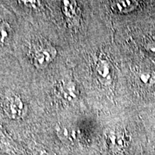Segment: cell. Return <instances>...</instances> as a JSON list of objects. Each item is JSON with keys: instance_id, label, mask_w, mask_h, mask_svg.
<instances>
[{"instance_id": "1", "label": "cell", "mask_w": 155, "mask_h": 155, "mask_svg": "<svg viewBox=\"0 0 155 155\" xmlns=\"http://www.w3.org/2000/svg\"><path fill=\"white\" fill-rule=\"evenodd\" d=\"M31 61L38 68L49 65L57 55L55 48L45 39H39L32 42L30 50Z\"/></svg>"}, {"instance_id": "2", "label": "cell", "mask_w": 155, "mask_h": 155, "mask_svg": "<svg viewBox=\"0 0 155 155\" xmlns=\"http://www.w3.org/2000/svg\"><path fill=\"white\" fill-rule=\"evenodd\" d=\"M0 106L3 113L9 119H20L25 115L26 106L19 95L7 93L0 98Z\"/></svg>"}, {"instance_id": "3", "label": "cell", "mask_w": 155, "mask_h": 155, "mask_svg": "<svg viewBox=\"0 0 155 155\" xmlns=\"http://www.w3.org/2000/svg\"><path fill=\"white\" fill-rule=\"evenodd\" d=\"M56 94L64 101H73L78 97V88L74 81L63 79L57 84Z\"/></svg>"}, {"instance_id": "4", "label": "cell", "mask_w": 155, "mask_h": 155, "mask_svg": "<svg viewBox=\"0 0 155 155\" xmlns=\"http://www.w3.org/2000/svg\"><path fill=\"white\" fill-rule=\"evenodd\" d=\"M16 152L17 147L15 143L0 126V153L15 154Z\"/></svg>"}, {"instance_id": "5", "label": "cell", "mask_w": 155, "mask_h": 155, "mask_svg": "<svg viewBox=\"0 0 155 155\" xmlns=\"http://www.w3.org/2000/svg\"><path fill=\"white\" fill-rule=\"evenodd\" d=\"M96 74L103 81H107L111 78V64L105 58H99L96 63Z\"/></svg>"}, {"instance_id": "6", "label": "cell", "mask_w": 155, "mask_h": 155, "mask_svg": "<svg viewBox=\"0 0 155 155\" xmlns=\"http://www.w3.org/2000/svg\"><path fill=\"white\" fill-rule=\"evenodd\" d=\"M139 2L137 1H113L111 2V8L118 13H127L137 7Z\"/></svg>"}, {"instance_id": "7", "label": "cell", "mask_w": 155, "mask_h": 155, "mask_svg": "<svg viewBox=\"0 0 155 155\" xmlns=\"http://www.w3.org/2000/svg\"><path fill=\"white\" fill-rule=\"evenodd\" d=\"M62 10L68 20L73 22L78 17V7L75 1L62 2Z\"/></svg>"}, {"instance_id": "8", "label": "cell", "mask_w": 155, "mask_h": 155, "mask_svg": "<svg viewBox=\"0 0 155 155\" xmlns=\"http://www.w3.org/2000/svg\"><path fill=\"white\" fill-rule=\"evenodd\" d=\"M10 25L5 19L0 18V48H4L9 45L12 38Z\"/></svg>"}, {"instance_id": "9", "label": "cell", "mask_w": 155, "mask_h": 155, "mask_svg": "<svg viewBox=\"0 0 155 155\" xmlns=\"http://www.w3.org/2000/svg\"><path fill=\"white\" fill-rule=\"evenodd\" d=\"M58 137L63 141H73L76 138V131L68 126L59 124L55 127Z\"/></svg>"}, {"instance_id": "10", "label": "cell", "mask_w": 155, "mask_h": 155, "mask_svg": "<svg viewBox=\"0 0 155 155\" xmlns=\"http://www.w3.org/2000/svg\"><path fill=\"white\" fill-rule=\"evenodd\" d=\"M140 80L146 84H154L155 83V73L152 71H143L140 75Z\"/></svg>"}, {"instance_id": "11", "label": "cell", "mask_w": 155, "mask_h": 155, "mask_svg": "<svg viewBox=\"0 0 155 155\" xmlns=\"http://www.w3.org/2000/svg\"><path fill=\"white\" fill-rule=\"evenodd\" d=\"M21 3L27 7H30V8H35L40 5V2L38 1H22Z\"/></svg>"}, {"instance_id": "12", "label": "cell", "mask_w": 155, "mask_h": 155, "mask_svg": "<svg viewBox=\"0 0 155 155\" xmlns=\"http://www.w3.org/2000/svg\"><path fill=\"white\" fill-rule=\"evenodd\" d=\"M34 154L35 155H51L48 153V152L45 151L44 149H40V148H35V150H34Z\"/></svg>"}, {"instance_id": "13", "label": "cell", "mask_w": 155, "mask_h": 155, "mask_svg": "<svg viewBox=\"0 0 155 155\" xmlns=\"http://www.w3.org/2000/svg\"><path fill=\"white\" fill-rule=\"evenodd\" d=\"M147 48L150 50V52L155 54V42H150V43L148 44V46H147Z\"/></svg>"}]
</instances>
